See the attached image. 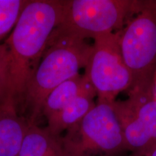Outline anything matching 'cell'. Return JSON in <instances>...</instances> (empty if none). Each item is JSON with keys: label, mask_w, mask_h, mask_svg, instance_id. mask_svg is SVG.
<instances>
[{"label": "cell", "mask_w": 156, "mask_h": 156, "mask_svg": "<svg viewBox=\"0 0 156 156\" xmlns=\"http://www.w3.org/2000/svg\"><path fill=\"white\" fill-rule=\"evenodd\" d=\"M92 45L75 37L52 34L38 67L29 83L20 114L37 124L43 105L53 90L86 67Z\"/></svg>", "instance_id": "7a4b0ae2"}, {"label": "cell", "mask_w": 156, "mask_h": 156, "mask_svg": "<svg viewBox=\"0 0 156 156\" xmlns=\"http://www.w3.org/2000/svg\"><path fill=\"white\" fill-rule=\"evenodd\" d=\"M90 93H95V90L86 76L84 74H79L60 84L48 94L43 105L42 116L48 119L67 106L76 98Z\"/></svg>", "instance_id": "9c48e42d"}, {"label": "cell", "mask_w": 156, "mask_h": 156, "mask_svg": "<svg viewBox=\"0 0 156 156\" xmlns=\"http://www.w3.org/2000/svg\"><path fill=\"white\" fill-rule=\"evenodd\" d=\"M28 126L15 106L0 108V156H18Z\"/></svg>", "instance_id": "ba28073f"}, {"label": "cell", "mask_w": 156, "mask_h": 156, "mask_svg": "<svg viewBox=\"0 0 156 156\" xmlns=\"http://www.w3.org/2000/svg\"><path fill=\"white\" fill-rule=\"evenodd\" d=\"M153 92L154 95L156 98V72L155 73V76H154V80H153Z\"/></svg>", "instance_id": "9a60e30c"}, {"label": "cell", "mask_w": 156, "mask_h": 156, "mask_svg": "<svg viewBox=\"0 0 156 156\" xmlns=\"http://www.w3.org/2000/svg\"><path fill=\"white\" fill-rule=\"evenodd\" d=\"M147 156H156V145L154 146Z\"/></svg>", "instance_id": "2e32d148"}, {"label": "cell", "mask_w": 156, "mask_h": 156, "mask_svg": "<svg viewBox=\"0 0 156 156\" xmlns=\"http://www.w3.org/2000/svg\"><path fill=\"white\" fill-rule=\"evenodd\" d=\"M144 0H66L62 23L54 34L85 40L122 30Z\"/></svg>", "instance_id": "3957f363"}, {"label": "cell", "mask_w": 156, "mask_h": 156, "mask_svg": "<svg viewBox=\"0 0 156 156\" xmlns=\"http://www.w3.org/2000/svg\"><path fill=\"white\" fill-rule=\"evenodd\" d=\"M28 0H0V41L14 29Z\"/></svg>", "instance_id": "4fadbf2b"}, {"label": "cell", "mask_w": 156, "mask_h": 156, "mask_svg": "<svg viewBox=\"0 0 156 156\" xmlns=\"http://www.w3.org/2000/svg\"><path fill=\"white\" fill-rule=\"evenodd\" d=\"M10 105L15 106L11 94L9 50L5 43L0 45V108Z\"/></svg>", "instance_id": "5bb4252c"}, {"label": "cell", "mask_w": 156, "mask_h": 156, "mask_svg": "<svg viewBox=\"0 0 156 156\" xmlns=\"http://www.w3.org/2000/svg\"><path fill=\"white\" fill-rule=\"evenodd\" d=\"M128 95L127 99L156 145V98L153 88H132L128 90Z\"/></svg>", "instance_id": "7c38bea8"}, {"label": "cell", "mask_w": 156, "mask_h": 156, "mask_svg": "<svg viewBox=\"0 0 156 156\" xmlns=\"http://www.w3.org/2000/svg\"><path fill=\"white\" fill-rule=\"evenodd\" d=\"M112 103H97L61 135L62 156H123L129 152Z\"/></svg>", "instance_id": "277c9868"}, {"label": "cell", "mask_w": 156, "mask_h": 156, "mask_svg": "<svg viewBox=\"0 0 156 156\" xmlns=\"http://www.w3.org/2000/svg\"><path fill=\"white\" fill-rule=\"evenodd\" d=\"M112 106L131 156H147L155 145L132 103L128 99L116 100Z\"/></svg>", "instance_id": "52a82bcc"}, {"label": "cell", "mask_w": 156, "mask_h": 156, "mask_svg": "<svg viewBox=\"0 0 156 156\" xmlns=\"http://www.w3.org/2000/svg\"><path fill=\"white\" fill-rule=\"evenodd\" d=\"M119 42L132 77L130 89L153 87L156 72V0H145L122 30Z\"/></svg>", "instance_id": "5b68a950"}, {"label": "cell", "mask_w": 156, "mask_h": 156, "mask_svg": "<svg viewBox=\"0 0 156 156\" xmlns=\"http://www.w3.org/2000/svg\"><path fill=\"white\" fill-rule=\"evenodd\" d=\"M60 136L51 133L46 127L29 124L18 156H62Z\"/></svg>", "instance_id": "8fae6325"}, {"label": "cell", "mask_w": 156, "mask_h": 156, "mask_svg": "<svg viewBox=\"0 0 156 156\" xmlns=\"http://www.w3.org/2000/svg\"><path fill=\"white\" fill-rule=\"evenodd\" d=\"M92 46L84 75L95 90L98 103H112L132 84V75L121 53L119 32L97 37Z\"/></svg>", "instance_id": "8992f818"}, {"label": "cell", "mask_w": 156, "mask_h": 156, "mask_svg": "<svg viewBox=\"0 0 156 156\" xmlns=\"http://www.w3.org/2000/svg\"><path fill=\"white\" fill-rule=\"evenodd\" d=\"M65 6L66 0H29L6 41L11 94L19 114L51 36L63 20Z\"/></svg>", "instance_id": "6da1fadb"}, {"label": "cell", "mask_w": 156, "mask_h": 156, "mask_svg": "<svg viewBox=\"0 0 156 156\" xmlns=\"http://www.w3.org/2000/svg\"><path fill=\"white\" fill-rule=\"evenodd\" d=\"M95 93H85L69 103L60 112L48 118L46 128L51 133L61 136L63 132L81 121L96 105Z\"/></svg>", "instance_id": "30bf717a"}]
</instances>
